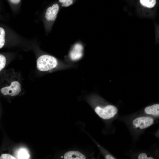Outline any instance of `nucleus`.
<instances>
[{
	"label": "nucleus",
	"instance_id": "obj_11",
	"mask_svg": "<svg viewBox=\"0 0 159 159\" xmlns=\"http://www.w3.org/2000/svg\"><path fill=\"white\" fill-rule=\"evenodd\" d=\"M29 156V155L27 151L24 149L21 150L18 152L19 159H28Z\"/></svg>",
	"mask_w": 159,
	"mask_h": 159
},
{
	"label": "nucleus",
	"instance_id": "obj_15",
	"mask_svg": "<svg viewBox=\"0 0 159 159\" xmlns=\"http://www.w3.org/2000/svg\"><path fill=\"white\" fill-rule=\"evenodd\" d=\"M138 159H154L152 157H148L146 154L145 153H141L139 154Z\"/></svg>",
	"mask_w": 159,
	"mask_h": 159
},
{
	"label": "nucleus",
	"instance_id": "obj_16",
	"mask_svg": "<svg viewBox=\"0 0 159 159\" xmlns=\"http://www.w3.org/2000/svg\"><path fill=\"white\" fill-rule=\"evenodd\" d=\"M12 3L17 4L19 3L20 1L21 0H9Z\"/></svg>",
	"mask_w": 159,
	"mask_h": 159
},
{
	"label": "nucleus",
	"instance_id": "obj_12",
	"mask_svg": "<svg viewBox=\"0 0 159 159\" xmlns=\"http://www.w3.org/2000/svg\"><path fill=\"white\" fill-rule=\"evenodd\" d=\"M6 62L5 57L3 55L0 54V71L5 67Z\"/></svg>",
	"mask_w": 159,
	"mask_h": 159
},
{
	"label": "nucleus",
	"instance_id": "obj_9",
	"mask_svg": "<svg viewBox=\"0 0 159 159\" xmlns=\"http://www.w3.org/2000/svg\"><path fill=\"white\" fill-rule=\"evenodd\" d=\"M140 1L143 6L149 8L154 7L156 3V1L154 0H141Z\"/></svg>",
	"mask_w": 159,
	"mask_h": 159
},
{
	"label": "nucleus",
	"instance_id": "obj_5",
	"mask_svg": "<svg viewBox=\"0 0 159 159\" xmlns=\"http://www.w3.org/2000/svg\"><path fill=\"white\" fill-rule=\"evenodd\" d=\"M59 9V5L57 4H54L52 6L49 7L45 13L46 19L48 21H54L56 17Z\"/></svg>",
	"mask_w": 159,
	"mask_h": 159
},
{
	"label": "nucleus",
	"instance_id": "obj_13",
	"mask_svg": "<svg viewBox=\"0 0 159 159\" xmlns=\"http://www.w3.org/2000/svg\"><path fill=\"white\" fill-rule=\"evenodd\" d=\"M59 1L62 3V6L65 7H67L70 5L73 2V1L72 0H59Z\"/></svg>",
	"mask_w": 159,
	"mask_h": 159
},
{
	"label": "nucleus",
	"instance_id": "obj_8",
	"mask_svg": "<svg viewBox=\"0 0 159 159\" xmlns=\"http://www.w3.org/2000/svg\"><path fill=\"white\" fill-rule=\"evenodd\" d=\"M146 113L156 116H159V104H156L146 107L144 109Z\"/></svg>",
	"mask_w": 159,
	"mask_h": 159
},
{
	"label": "nucleus",
	"instance_id": "obj_17",
	"mask_svg": "<svg viewBox=\"0 0 159 159\" xmlns=\"http://www.w3.org/2000/svg\"><path fill=\"white\" fill-rule=\"evenodd\" d=\"M106 159H115L112 156L110 155H107L106 156Z\"/></svg>",
	"mask_w": 159,
	"mask_h": 159
},
{
	"label": "nucleus",
	"instance_id": "obj_14",
	"mask_svg": "<svg viewBox=\"0 0 159 159\" xmlns=\"http://www.w3.org/2000/svg\"><path fill=\"white\" fill-rule=\"evenodd\" d=\"M0 159H16V158L10 154L4 153L1 155Z\"/></svg>",
	"mask_w": 159,
	"mask_h": 159
},
{
	"label": "nucleus",
	"instance_id": "obj_2",
	"mask_svg": "<svg viewBox=\"0 0 159 159\" xmlns=\"http://www.w3.org/2000/svg\"><path fill=\"white\" fill-rule=\"evenodd\" d=\"M95 111L102 118L108 119L113 117L117 113L118 110L114 106L108 105L103 108L97 106L95 108Z\"/></svg>",
	"mask_w": 159,
	"mask_h": 159
},
{
	"label": "nucleus",
	"instance_id": "obj_1",
	"mask_svg": "<svg viewBox=\"0 0 159 159\" xmlns=\"http://www.w3.org/2000/svg\"><path fill=\"white\" fill-rule=\"evenodd\" d=\"M57 61L54 57L49 55L40 56L37 61V69L42 72L47 71L54 69L57 65Z\"/></svg>",
	"mask_w": 159,
	"mask_h": 159
},
{
	"label": "nucleus",
	"instance_id": "obj_10",
	"mask_svg": "<svg viewBox=\"0 0 159 159\" xmlns=\"http://www.w3.org/2000/svg\"><path fill=\"white\" fill-rule=\"evenodd\" d=\"M5 32L4 29L0 27V49L4 45L5 43Z\"/></svg>",
	"mask_w": 159,
	"mask_h": 159
},
{
	"label": "nucleus",
	"instance_id": "obj_7",
	"mask_svg": "<svg viewBox=\"0 0 159 159\" xmlns=\"http://www.w3.org/2000/svg\"><path fill=\"white\" fill-rule=\"evenodd\" d=\"M82 47L81 44H75L70 54L72 59L75 60L80 58L82 56Z\"/></svg>",
	"mask_w": 159,
	"mask_h": 159
},
{
	"label": "nucleus",
	"instance_id": "obj_6",
	"mask_svg": "<svg viewBox=\"0 0 159 159\" xmlns=\"http://www.w3.org/2000/svg\"><path fill=\"white\" fill-rule=\"evenodd\" d=\"M64 159H86V157L77 151H70L65 153Z\"/></svg>",
	"mask_w": 159,
	"mask_h": 159
},
{
	"label": "nucleus",
	"instance_id": "obj_4",
	"mask_svg": "<svg viewBox=\"0 0 159 159\" xmlns=\"http://www.w3.org/2000/svg\"><path fill=\"white\" fill-rule=\"evenodd\" d=\"M154 122V119L148 116H142L137 117L132 121V124L136 128L143 129L151 125Z\"/></svg>",
	"mask_w": 159,
	"mask_h": 159
},
{
	"label": "nucleus",
	"instance_id": "obj_3",
	"mask_svg": "<svg viewBox=\"0 0 159 159\" xmlns=\"http://www.w3.org/2000/svg\"><path fill=\"white\" fill-rule=\"evenodd\" d=\"M21 90V84L16 80L12 81L9 85L2 87L0 90L1 92L3 95L11 96L18 95Z\"/></svg>",
	"mask_w": 159,
	"mask_h": 159
}]
</instances>
